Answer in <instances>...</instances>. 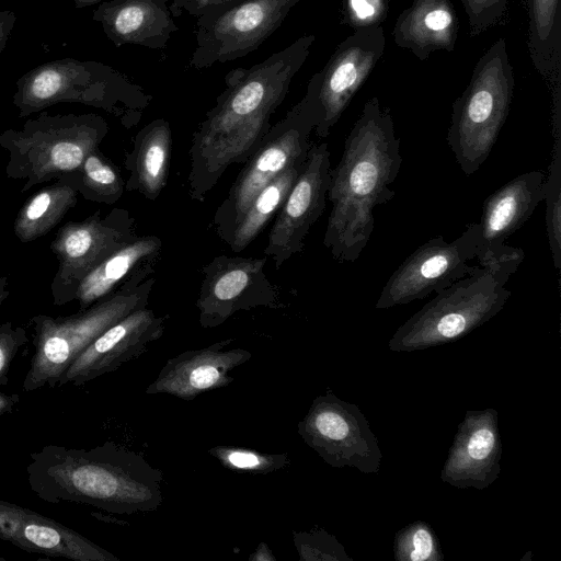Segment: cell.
<instances>
[{
    "mask_svg": "<svg viewBox=\"0 0 561 561\" xmlns=\"http://www.w3.org/2000/svg\"><path fill=\"white\" fill-rule=\"evenodd\" d=\"M314 41L313 34H304L261 62L228 72L224 91L192 136L191 199L204 202L230 165L243 164L256 150Z\"/></svg>",
    "mask_w": 561,
    "mask_h": 561,
    "instance_id": "obj_1",
    "label": "cell"
},
{
    "mask_svg": "<svg viewBox=\"0 0 561 561\" xmlns=\"http://www.w3.org/2000/svg\"><path fill=\"white\" fill-rule=\"evenodd\" d=\"M401 164L400 138L390 110L374 96L364 104L339 163L330 171L328 199L332 208L323 244L336 261L359 257L374 230V208L396 195L390 185Z\"/></svg>",
    "mask_w": 561,
    "mask_h": 561,
    "instance_id": "obj_2",
    "label": "cell"
},
{
    "mask_svg": "<svg viewBox=\"0 0 561 561\" xmlns=\"http://www.w3.org/2000/svg\"><path fill=\"white\" fill-rule=\"evenodd\" d=\"M31 491L53 504L77 503L131 515L163 502V473L140 454L107 440L84 449L46 445L30 455Z\"/></svg>",
    "mask_w": 561,
    "mask_h": 561,
    "instance_id": "obj_3",
    "label": "cell"
},
{
    "mask_svg": "<svg viewBox=\"0 0 561 561\" xmlns=\"http://www.w3.org/2000/svg\"><path fill=\"white\" fill-rule=\"evenodd\" d=\"M152 96L121 71L95 60L62 58L38 65L16 81L13 104L23 118L58 103L93 106L136 125Z\"/></svg>",
    "mask_w": 561,
    "mask_h": 561,
    "instance_id": "obj_4",
    "label": "cell"
},
{
    "mask_svg": "<svg viewBox=\"0 0 561 561\" xmlns=\"http://www.w3.org/2000/svg\"><path fill=\"white\" fill-rule=\"evenodd\" d=\"M107 133L105 118L95 113L50 115L41 111L21 129L0 133V147L8 152L5 174L24 182L22 193L59 180L75 172Z\"/></svg>",
    "mask_w": 561,
    "mask_h": 561,
    "instance_id": "obj_5",
    "label": "cell"
},
{
    "mask_svg": "<svg viewBox=\"0 0 561 561\" xmlns=\"http://www.w3.org/2000/svg\"><path fill=\"white\" fill-rule=\"evenodd\" d=\"M156 283L151 276L126 284L113 295L72 316L37 314L33 328L34 354L23 379L25 392L55 388L75 359L107 328L130 312L145 308Z\"/></svg>",
    "mask_w": 561,
    "mask_h": 561,
    "instance_id": "obj_6",
    "label": "cell"
},
{
    "mask_svg": "<svg viewBox=\"0 0 561 561\" xmlns=\"http://www.w3.org/2000/svg\"><path fill=\"white\" fill-rule=\"evenodd\" d=\"M514 71L504 38L479 58L470 81L454 101L447 145L466 175L488 159L510 113Z\"/></svg>",
    "mask_w": 561,
    "mask_h": 561,
    "instance_id": "obj_7",
    "label": "cell"
},
{
    "mask_svg": "<svg viewBox=\"0 0 561 561\" xmlns=\"http://www.w3.org/2000/svg\"><path fill=\"white\" fill-rule=\"evenodd\" d=\"M510 274L473 266L467 276L436 293L389 341L394 352L422 351L458 340L499 313L511 291Z\"/></svg>",
    "mask_w": 561,
    "mask_h": 561,
    "instance_id": "obj_8",
    "label": "cell"
},
{
    "mask_svg": "<svg viewBox=\"0 0 561 561\" xmlns=\"http://www.w3.org/2000/svg\"><path fill=\"white\" fill-rule=\"evenodd\" d=\"M317 125L311 93L272 125L256 150L243 163L226 198L214 214L211 225L224 241L256 194L294 163L305 160L311 147L310 135Z\"/></svg>",
    "mask_w": 561,
    "mask_h": 561,
    "instance_id": "obj_9",
    "label": "cell"
},
{
    "mask_svg": "<svg viewBox=\"0 0 561 561\" xmlns=\"http://www.w3.org/2000/svg\"><path fill=\"white\" fill-rule=\"evenodd\" d=\"M301 0H244L196 19L190 66L202 70L256 50Z\"/></svg>",
    "mask_w": 561,
    "mask_h": 561,
    "instance_id": "obj_10",
    "label": "cell"
},
{
    "mask_svg": "<svg viewBox=\"0 0 561 561\" xmlns=\"http://www.w3.org/2000/svg\"><path fill=\"white\" fill-rule=\"evenodd\" d=\"M137 236L135 218L124 208H113L105 216L98 209L84 220L59 228L50 243L58 260L50 284L54 305L73 301L85 275Z\"/></svg>",
    "mask_w": 561,
    "mask_h": 561,
    "instance_id": "obj_11",
    "label": "cell"
},
{
    "mask_svg": "<svg viewBox=\"0 0 561 561\" xmlns=\"http://www.w3.org/2000/svg\"><path fill=\"white\" fill-rule=\"evenodd\" d=\"M297 432L328 465L353 467L364 473L379 471L381 453L360 410L331 391L313 399Z\"/></svg>",
    "mask_w": 561,
    "mask_h": 561,
    "instance_id": "obj_12",
    "label": "cell"
},
{
    "mask_svg": "<svg viewBox=\"0 0 561 561\" xmlns=\"http://www.w3.org/2000/svg\"><path fill=\"white\" fill-rule=\"evenodd\" d=\"M479 237L480 225L473 222L454 241L442 236L427 240L391 274L376 308L389 309L424 299L470 274L473 266L469 262L477 257Z\"/></svg>",
    "mask_w": 561,
    "mask_h": 561,
    "instance_id": "obj_13",
    "label": "cell"
},
{
    "mask_svg": "<svg viewBox=\"0 0 561 561\" xmlns=\"http://www.w3.org/2000/svg\"><path fill=\"white\" fill-rule=\"evenodd\" d=\"M386 49L380 25L362 27L341 42L325 66L309 80L316 110V135L328 137Z\"/></svg>",
    "mask_w": 561,
    "mask_h": 561,
    "instance_id": "obj_14",
    "label": "cell"
},
{
    "mask_svg": "<svg viewBox=\"0 0 561 561\" xmlns=\"http://www.w3.org/2000/svg\"><path fill=\"white\" fill-rule=\"evenodd\" d=\"M266 261L267 256L218 255L203 266L196 299L202 328H217L239 311L282 306L277 287L264 272Z\"/></svg>",
    "mask_w": 561,
    "mask_h": 561,
    "instance_id": "obj_15",
    "label": "cell"
},
{
    "mask_svg": "<svg viewBox=\"0 0 561 561\" xmlns=\"http://www.w3.org/2000/svg\"><path fill=\"white\" fill-rule=\"evenodd\" d=\"M546 173L519 174L484 201L477 251L479 265L514 274L525 257L520 248L505 243L533 215L545 196Z\"/></svg>",
    "mask_w": 561,
    "mask_h": 561,
    "instance_id": "obj_16",
    "label": "cell"
},
{
    "mask_svg": "<svg viewBox=\"0 0 561 561\" xmlns=\"http://www.w3.org/2000/svg\"><path fill=\"white\" fill-rule=\"evenodd\" d=\"M330 156L328 144H311L302 170L275 216L264 254L272 259L276 270L304 251L310 228L325 209Z\"/></svg>",
    "mask_w": 561,
    "mask_h": 561,
    "instance_id": "obj_17",
    "label": "cell"
},
{
    "mask_svg": "<svg viewBox=\"0 0 561 561\" xmlns=\"http://www.w3.org/2000/svg\"><path fill=\"white\" fill-rule=\"evenodd\" d=\"M167 319L147 307L130 312L101 333L75 359L57 387L82 386L138 358L163 335Z\"/></svg>",
    "mask_w": 561,
    "mask_h": 561,
    "instance_id": "obj_18",
    "label": "cell"
},
{
    "mask_svg": "<svg viewBox=\"0 0 561 561\" xmlns=\"http://www.w3.org/2000/svg\"><path fill=\"white\" fill-rule=\"evenodd\" d=\"M233 339L185 351L167 360L146 394H170L191 401L206 392L225 388L233 381L231 371L252 358L250 351L227 350Z\"/></svg>",
    "mask_w": 561,
    "mask_h": 561,
    "instance_id": "obj_19",
    "label": "cell"
},
{
    "mask_svg": "<svg viewBox=\"0 0 561 561\" xmlns=\"http://www.w3.org/2000/svg\"><path fill=\"white\" fill-rule=\"evenodd\" d=\"M501 454L496 411H468L458 426L442 480L457 488L484 489L499 477Z\"/></svg>",
    "mask_w": 561,
    "mask_h": 561,
    "instance_id": "obj_20",
    "label": "cell"
},
{
    "mask_svg": "<svg viewBox=\"0 0 561 561\" xmlns=\"http://www.w3.org/2000/svg\"><path fill=\"white\" fill-rule=\"evenodd\" d=\"M169 0H104L92 20L116 46L136 45L163 49L179 26L168 5Z\"/></svg>",
    "mask_w": 561,
    "mask_h": 561,
    "instance_id": "obj_21",
    "label": "cell"
},
{
    "mask_svg": "<svg viewBox=\"0 0 561 561\" xmlns=\"http://www.w3.org/2000/svg\"><path fill=\"white\" fill-rule=\"evenodd\" d=\"M162 251V240L154 234L137 236L111 254L79 283L75 300L80 311L107 298L130 283H141L154 275Z\"/></svg>",
    "mask_w": 561,
    "mask_h": 561,
    "instance_id": "obj_22",
    "label": "cell"
},
{
    "mask_svg": "<svg viewBox=\"0 0 561 561\" xmlns=\"http://www.w3.org/2000/svg\"><path fill=\"white\" fill-rule=\"evenodd\" d=\"M459 22L450 0H413L398 16L392 36L398 47L425 61L438 50L453 53Z\"/></svg>",
    "mask_w": 561,
    "mask_h": 561,
    "instance_id": "obj_23",
    "label": "cell"
},
{
    "mask_svg": "<svg viewBox=\"0 0 561 561\" xmlns=\"http://www.w3.org/2000/svg\"><path fill=\"white\" fill-rule=\"evenodd\" d=\"M125 156L129 176L125 190L156 201L167 185L172 157V131L168 121L156 118L133 138Z\"/></svg>",
    "mask_w": 561,
    "mask_h": 561,
    "instance_id": "obj_24",
    "label": "cell"
},
{
    "mask_svg": "<svg viewBox=\"0 0 561 561\" xmlns=\"http://www.w3.org/2000/svg\"><path fill=\"white\" fill-rule=\"evenodd\" d=\"M15 547L75 561H119L81 534L32 510L19 531Z\"/></svg>",
    "mask_w": 561,
    "mask_h": 561,
    "instance_id": "obj_25",
    "label": "cell"
},
{
    "mask_svg": "<svg viewBox=\"0 0 561 561\" xmlns=\"http://www.w3.org/2000/svg\"><path fill=\"white\" fill-rule=\"evenodd\" d=\"M527 8L533 65L549 84L561 81L560 0H527Z\"/></svg>",
    "mask_w": 561,
    "mask_h": 561,
    "instance_id": "obj_26",
    "label": "cell"
},
{
    "mask_svg": "<svg viewBox=\"0 0 561 561\" xmlns=\"http://www.w3.org/2000/svg\"><path fill=\"white\" fill-rule=\"evenodd\" d=\"M77 202L78 192L65 176L39 190L19 210L13 224L15 237L30 242L47 234Z\"/></svg>",
    "mask_w": 561,
    "mask_h": 561,
    "instance_id": "obj_27",
    "label": "cell"
},
{
    "mask_svg": "<svg viewBox=\"0 0 561 561\" xmlns=\"http://www.w3.org/2000/svg\"><path fill=\"white\" fill-rule=\"evenodd\" d=\"M305 161L306 159L300 160L283 171L252 199L224 240L233 252L243 251L276 216L302 170Z\"/></svg>",
    "mask_w": 561,
    "mask_h": 561,
    "instance_id": "obj_28",
    "label": "cell"
},
{
    "mask_svg": "<svg viewBox=\"0 0 561 561\" xmlns=\"http://www.w3.org/2000/svg\"><path fill=\"white\" fill-rule=\"evenodd\" d=\"M65 178L73 183L84 199L95 203L113 205L125 191L119 169L99 148L91 151L81 165Z\"/></svg>",
    "mask_w": 561,
    "mask_h": 561,
    "instance_id": "obj_29",
    "label": "cell"
},
{
    "mask_svg": "<svg viewBox=\"0 0 561 561\" xmlns=\"http://www.w3.org/2000/svg\"><path fill=\"white\" fill-rule=\"evenodd\" d=\"M546 228L552 262L557 270L561 267V137L554 138L552 159L546 174L545 196Z\"/></svg>",
    "mask_w": 561,
    "mask_h": 561,
    "instance_id": "obj_30",
    "label": "cell"
},
{
    "mask_svg": "<svg viewBox=\"0 0 561 561\" xmlns=\"http://www.w3.org/2000/svg\"><path fill=\"white\" fill-rule=\"evenodd\" d=\"M224 468L232 471L267 474L289 465L288 454H267L252 448L216 445L207 449Z\"/></svg>",
    "mask_w": 561,
    "mask_h": 561,
    "instance_id": "obj_31",
    "label": "cell"
},
{
    "mask_svg": "<svg viewBox=\"0 0 561 561\" xmlns=\"http://www.w3.org/2000/svg\"><path fill=\"white\" fill-rule=\"evenodd\" d=\"M293 539L301 561L350 560L339 541L323 529L294 531Z\"/></svg>",
    "mask_w": 561,
    "mask_h": 561,
    "instance_id": "obj_32",
    "label": "cell"
},
{
    "mask_svg": "<svg viewBox=\"0 0 561 561\" xmlns=\"http://www.w3.org/2000/svg\"><path fill=\"white\" fill-rule=\"evenodd\" d=\"M396 542V557L399 560L425 561L437 560L435 538L430 526L420 522L410 525Z\"/></svg>",
    "mask_w": 561,
    "mask_h": 561,
    "instance_id": "obj_33",
    "label": "cell"
},
{
    "mask_svg": "<svg viewBox=\"0 0 561 561\" xmlns=\"http://www.w3.org/2000/svg\"><path fill=\"white\" fill-rule=\"evenodd\" d=\"M388 0H343L342 22L354 31L380 25L388 15Z\"/></svg>",
    "mask_w": 561,
    "mask_h": 561,
    "instance_id": "obj_34",
    "label": "cell"
},
{
    "mask_svg": "<svg viewBox=\"0 0 561 561\" xmlns=\"http://www.w3.org/2000/svg\"><path fill=\"white\" fill-rule=\"evenodd\" d=\"M460 2L468 18L469 33L476 37L504 18L508 0H460Z\"/></svg>",
    "mask_w": 561,
    "mask_h": 561,
    "instance_id": "obj_35",
    "label": "cell"
},
{
    "mask_svg": "<svg viewBox=\"0 0 561 561\" xmlns=\"http://www.w3.org/2000/svg\"><path fill=\"white\" fill-rule=\"evenodd\" d=\"M27 342L24 328L14 327L11 321L0 325V387L8 385L11 364Z\"/></svg>",
    "mask_w": 561,
    "mask_h": 561,
    "instance_id": "obj_36",
    "label": "cell"
},
{
    "mask_svg": "<svg viewBox=\"0 0 561 561\" xmlns=\"http://www.w3.org/2000/svg\"><path fill=\"white\" fill-rule=\"evenodd\" d=\"M31 510L0 500V539L15 546L19 531Z\"/></svg>",
    "mask_w": 561,
    "mask_h": 561,
    "instance_id": "obj_37",
    "label": "cell"
},
{
    "mask_svg": "<svg viewBox=\"0 0 561 561\" xmlns=\"http://www.w3.org/2000/svg\"><path fill=\"white\" fill-rule=\"evenodd\" d=\"M244 0H173L169 5L173 18H179L183 12L193 18H199L206 13L227 9Z\"/></svg>",
    "mask_w": 561,
    "mask_h": 561,
    "instance_id": "obj_38",
    "label": "cell"
},
{
    "mask_svg": "<svg viewBox=\"0 0 561 561\" xmlns=\"http://www.w3.org/2000/svg\"><path fill=\"white\" fill-rule=\"evenodd\" d=\"M16 22V14L12 10L0 11V55L7 46L11 32Z\"/></svg>",
    "mask_w": 561,
    "mask_h": 561,
    "instance_id": "obj_39",
    "label": "cell"
},
{
    "mask_svg": "<svg viewBox=\"0 0 561 561\" xmlns=\"http://www.w3.org/2000/svg\"><path fill=\"white\" fill-rule=\"evenodd\" d=\"M20 396L18 393H7L0 391V417L9 414L19 404Z\"/></svg>",
    "mask_w": 561,
    "mask_h": 561,
    "instance_id": "obj_40",
    "label": "cell"
},
{
    "mask_svg": "<svg viewBox=\"0 0 561 561\" xmlns=\"http://www.w3.org/2000/svg\"><path fill=\"white\" fill-rule=\"evenodd\" d=\"M250 561H275L271 548L265 542H260L253 553L249 557Z\"/></svg>",
    "mask_w": 561,
    "mask_h": 561,
    "instance_id": "obj_41",
    "label": "cell"
},
{
    "mask_svg": "<svg viewBox=\"0 0 561 561\" xmlns=\"http://www.w3.org/2000/svg\"><path fill=\"white\" fill-rule=\"evenodd\" d=\"M8 279L5 276L0 274V309L4 300L9 297L10 291L7 289Z\"/></svg>",
    "mask_w": 561,
    "mask_h": 561,
    "instance_id": "obj_42",
    "label": "cell"
},
{
    "mask_svg": "<svg viewBox=\"0 0 561 561\" xmlns=\"http://www.w3.org/2000/svg\"><path fill=\"white\" fill-rule=\"evenodd\" d=\"M102 1H104V0H73V3H75L76 9H83L87 7L99 4Z\"/></svg>",
    "mask_w": 561,
    "mask_h": 561,
    "instance_id": "obj_43",
    "label": "cell"
},
{
    "mask_svg": "<svg viewBox=\"0 0 561 561\" xmlns=\"http://www.w3.org/2000/svg\"><path fill=\"white\" fill-rule=\"evenodd\" d=\"M0 561H5V559L2 556H0Z\"/></svg>",
    "mask_w": 561,
    "mask_h": 561,
    "instance_id": "obj_44",
    "label": "cell"
}]
</instances>
